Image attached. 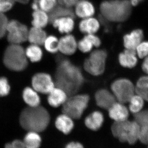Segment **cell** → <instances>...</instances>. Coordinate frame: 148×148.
Wrapping results in <instances>:
<instances>
[{"label": "cell", "instance_id": "35", "mask_svg": "<svg viewBox=\"0 0 148 148\" xmlns=\"http://www.w3.org/2000/svg\"><path fill=\"white\" fill-rule=\"evenodd\" d=\"M10 88L7 79L0 78V97L6 96L9 93Z\"/></svg>", "mask_w": 148, "mask_h": 148}, {"label": "cell", "instance_id": "39", "mask_svg": "<svg viewBox=\"0 0 148 148\" xmlns=\"http://www.w3.org/2000/svg\"><path fill=\"white\" fill-rule=\"evenodd\" d=\"M79 1V0H57L60 5L69 8L75 6Z\"/></svg>", "mask_w": 148, "mask_h": 148}, {"label": "cell", "instance_id": "28", "mask_svg": "<svg viewBox=\"0 0 148 148\" xmlns=\"http://www.w3.org/2000/svg\"><path fill=\"white\" fill-rule=\"evenodd\" d=\"M23 142L25 147L38 148L41 145L42 139L38 132L29 131L25 136Z\"/></svg>", "mask_w": 148, "mask_h": 148}, {"label": "cell", "instance_id": "6", "mask_svg": "<svg viewBox=\"0 0 148 148\" xmlns=\"http://www.w3.org/2000/svg\"><path fill=\"white\" fill-rule=\"evenodd\" d=\"M90 99V96L86 94L77 93L69 96L62 105L63 113L66 114L73 119H79L87 108Z\"/></svg>", "mask_w": 148, "mask_h": 148}, {"label": "cell", "instance_id": "18", "mask_svg": "<svg viewBox=\"0 0 148 148\" xmlns=\"http://www.w3.org/2000/svg\"><path fill=\"white\" fill-rule=\"evenodd\" d=\"M104 121L103 114L98 111L92 112L86 116L84 120L85 125L88 129L97 131L103 125Z\"/></svg>", "mask_w": 148, "mask_h": 148}, {"label": "cell", "instance_id": "43", "mask_svg": "<svg viewBox=\"0 0 148 148\" xmlns=\"http://www.w3.org/2000/svg\"><path fill=\"white\" fill-rule=\"evenodd\" d=\"M32 7L34 10H37L39 9V6L38 0H34V2L32 3Z\"/></svg>", "mask_w": 148, "mask_h": 148}, {"label": "cell", "instance_id": "13", "mask_svg": "<svg viewBox=\"0 0 148 148\" xmlns=\"http://www.w3.org/2000/svg\"><path fill=\"white\" fill-rule=\"evenodd\" d=\"M77 48V43L73 35L67 34L59 40L58 50L64 55L74 54Z\"/></svg>", "mask_w": 148, "mask_h": 148}, {"label": "cell", "instance_id": "10", "mask_svg": "<svg viewBox=\"0 0 148 148\" xmlns=\"http://www.w3.org/2000/svg\"><path fill=\"white\" fill-rule=\"evenodd\" d=\"M33 88L37 92L42 94H48L55 87L54 80L50 75L46 73H38L32 79Z\"/></svg>", "mask_w": 148, "mask_h": 148}, {"label": "cell", "instance_id": "30", "mask_svg": "<svg viewBox=\"0 0 148 148\" xmlns=\"http://www.w3.org/2000/svg\"><path fill=\"white\" fill-rule=\"evenodd\" d=\"M129 103L130 110L135 114L142 110L144 106V100L140 95L135 94L130 99Z\"/></svg>", "mask_w": 148, "mask_h": 148}, {"label": "cell", "instance_id": "5", "mask_svg": "<svg viewBox=\"0 0 148 148\" xmlns=\"http://www.w3.org/2000/svg\"><path fill=\"white\" fill-rule=\"evenodd\" d=\"M3 62L10 70L15 71H23L28 64L25 50L20 45L10 44L5 51Z\"/></svg>", "mask_w": 148, "mask_h": 148}, {"label": "cell", "instance_id": "8", "mask_svg": "<svg viewBox=\"0 0 148 148\" xmlns=\"http://www.w3.org/2000/svg\"><path fill=\"white\" fill-rule=\"evenodd\" d=\"M111 88L117 101L123 104L129 103L135 93V86L127 79L116 80L111 85Z\"/></svg>", "mask_w": 148, "mask_h": 148}, {"label": "cell", "instance_id": "7", "mask_svg": "<svg viewBox=\"0 0 148 148\" xmlns=\"http://www.w3.org/2000/svg\"><path fill=\"white\" fill-rule=\"evenodd\" d=\"M108 53L105 49H96L92 51L84 63L85 71L92 75H101L106 70Z\"/></svg>", "mask_w": 148, "mask_h": 148}, {"label": "cell", "instance_id": "32", "mask_svg": "<svg viewBox=\"0 0 148 148\" xmlns=\"http://www.w3.org/2000/svg\"><path fill=\"white\" fill-rule=\"evenodd\" d=\"M57 0H38L40 9L49 12L57 5Z\"/></svg>", "mask_w": 148, "mask_h": 148}, {"label": "cell", "instance_id": "3", "mask_svg": "<svg viewBox=\"0 0 148 148\" xmlns=\"http://www.w3.org/2000/svg\"><path fill=\"white\" fill-rule=\"evenodd\" d=\"M129 0H107L101 3V15L108 21L122 22L126 21L132 12Z\"/></svg>", "mask_w": 148, "mask_h": 148}, {"label": "cell", "instance_id": "9", "mask_svg": "<svg viewBox=\"0 0 148 148\" xmlns=\"http://www.w3.org/2000/svg\"><path fill=\"white\" fill-rule=\"evenodd\" d=\"M29 31L26 25L16 20L8 21L7 27L8 40L10 44L20 45L28 40Z\"/></svg>", "mask_w": 148, "mask_h": 148}, {"label": "cell", "instance_id": "12", "mask_svg": "<svg viewBox=\"0 0 148 148\" xmlns=\"http://www.w3.org/2000/svg\"><path fill=\"white\" fill-rule=\"evenodd\" d=\"M144 32L141 29H135L123 37V43L125 49L135 50L144 39Z\"/></svg>", "mask_w": 148, "mask_h": 148}, {"label": "cell", "instance_id": "27", "mask_svg": "<svg viewBox=\"0 0 148 148\" xmlns=\"http://www.w3.org/2000/svg\"><path fill=\"white\" fill-rule=\"evenodd\" d=\"M135 93L148 102V76L139 79L135 86Z\"/></svg>", "mask_w": 148, "mask_h": 148}, {"label": "cell", "instance_id": "17", "mask_svg": "<svg viewBox=\"0 0 148 148\" xmlns=\"http://www.w3.org/2000/svg\"><path fill=\"white\" fill-rule=\"evenodd\" d=\"M48 94V103L53 108H58L62 106L68 98L67 93L57 87H54Z\"/></svg>", "mask_w": 148, "mask_h": 148}, {"label": "cell", "instance_id": "4", "mask_svg": "<svg viewBox=\"0 0 148 148\" xmlns=\"http://www.w3.org/2000/svg\"><path fill=\"white\" fill-rule=\"evenodd\" d=\"M112 134L121 143L133 145L139 140L140 126L135 121L128 119L114 121L111 127Z\"/></svg>", "mask_w": 148, "mask_h": 148}, {"label": "cell", "instance_id": "23", "mask_svg": "<svg viewBox=\"0 0 148 148\" xmlns=\"http://www.w3.org/2000/svg\"><path fill=\"white\" fill-rule=\"evenodd\" d=\"M75 16V12L71 8L67 7L61 5L56 6L55 7L49 12V14L50 23L54 19L60 17L70 16L74 18Z\"/></svg>", "mask_w": 148, "mask_h": 148}, {"label": "cell", "instance_id": "37", "mask_svg": "<svg viewBox=\"0 0 148 148\" xmlns=\"http://www.w3.org/2000/svg\"><path fill=\"white\" fill-rule=\"evenodd\" d=\"M8 21L3 13L0 12V38L5 35Z\"/></svg>", "mask_w": 148, "mask_h": 148}, {"label": "cell", "instance_id": "20", "mask_svg": "<svg viewBox=\"0 0 148 148\" xmlns=\"http://www.w3.org/2000/svg\"><path fill=\"white\" fill-rule=\"evenodd\" d=\"M135 50L125 49L119 55V64L124 68L132 69L138 63V58Z\"/></svg>", "mask_w": 148, "mask_h": 148}, {"label": "cell", "instance_id": "38", "mask_svg": "<svg viewBox=\"0 0 148 148\" xmlns=\"http://www.w3.org/2000/svg\"><path fill=\"white\" fill-rule=\"evenodd\" d=\"M14 0H0V12H4L9 10L13 6Z\"/></svg>", "mask_w": 148, "mask_h": 148}, {"label": "cell", "instance_id": "34", "mask_svg": "<svg viewBox=\"0 0 148 148\" xmlns=\"http://www.w3.org/2000/svg\"><path fill=\"white\" fill-rule=\"evenodd\" d=\"M134 121L139 125L148 123V110L140 111L137 113L134 114Z\"/></svg>", "mask_w": 148, "mask_h": 148}, {"label": "cell", "instance_id": "24", "mask_svg": "<svg viewBox=\"0 0 148 148\" xmlns=\"http://www.w3.org/2000/svg\"><path fill=\"white\" fill-rule=\"evenodd\" d=\"M47 36L42 28L33 27L29 31L28 40L32 44L41 45H43Z\"/></svg>", "mask_w": 148, "mask_h": 148}, {"label": "cell", "instance_id": "21", "mask_svg": "<svg viewBox=\"0 0 148 148\" xmlns=\"http://www.w3.org/2000/svg\"><path fill=\"white\" fill-rule=\"evenodd\" d=\"M55 125L56 128L65 135L69 134L74 127L73 119L64 113L57 116L55 120Z\"/></svg>", "mask_w": 148, "mask_h": 148}, {"label": "cell", "instance_id": "40", "mask_svg": "<svg viewBox=\"0 0 148 148\" xmlns=\"http://www.w3.org/2000/svg\"><path fill=\"white\" fill-rule=\"evenodd\" d=\"M65 147L67 148H83V145L79 142H71L66 145Z\"/></svg>", "mask_w": 148, "mask_h": 148}, {"label": "cell", "instance_id": "22", "mask_svg": "<svg viewBox=\"0 0 148 148\" xmlns=\"http://www.w3.org/2000/svg\"><path fill=\"white\" fill-rule=\"evenodd\" d=\"M100 27L99 21L92 17L83 18L79 25L80 31L86 34H95L99 30Z\"/></svg>", "mask_w": 148, "mask_h": 148}, {"label": "cell", "instance_id": "29", "mask_svg": "<svg viewBox=\"0 0 148 148\" xmlns=\"http://www.w3.org/2000/svg\"><path fill=\"white\" fill-rule=\"evenodd\" d=\"M25 52L27 58H29L32 62H39L42 58V50L39 45L32 44L29 46L25 50Z\"/></svg>", "mask_w": 148, "mask_h": 148}, {"label": "cell", "instance_id": "36", "mask_svg": "<svg viewBox=\"0 0 148 148\" xmlns=\"http://www.w3.org/2000/svg\"><path fill=\"white\" fill-rule=\"evenodd\" d=\"M140 126L139 140L143 144L148 145V123Z\"/></svg>", "mask_w": 148, "mask_h": 148}, {"label": "cell", "instance_id": "45", "mask_svg": "<svg viewBox=\"0 0 148 148\" xmlns=\"http://www.w3.org/2000/svg\"><path fill=\"white\" fill-rule=\"evenodd\" d=\"M14 1L22 4L27 3L29 1V0H14Z\"/></svg>", "mask_w": 148, "mask_h": 148}, {"label": "cell", "instance_id": "41", "mask_svg": "<svg viewBox=\"0 0 148 148\" xmlns=\"http://www.w3.org/2000/svg\"><path fill=\"white\" fill-rule=\"evenodd\" d=\"M11 144L12 148H25L24 142L19 140H14L12 143H11Z\"/></svg>", "mask_w": 148, "mask_h": 148}, {"label": "cell", "instance_id": "44", "mask_svg": "<svg viewBox=\"0 0 148 148\" xmlns=\"http://www.w3.org/2000/svg\"><path fill=\"white\" fill-rule=\"evenodd\" d=\"M143 1V0H129L132 6H136Z\"/></svg>", "mask_w": 148, "mask_h": 148}, {"label": "cell", "instance_id": "31", "mask_svg": "<svg viewBox=\"0 0 148 148\" xmlns=\"http://www.w3.org/2000/svg\"><path fill=\"white\" fill-rule=\"evenodd\" d=\"M46 50L49 53H55L58 52L59 40L54 36L47 37L43 44Z\"/></svg>", "mask_w": 148, "mask_h": 148}, {"label": "cell", "instance_id": "2", "mask_svg": "<svg viewBox=\"0 0 148 148\" xmlns=\"http://www.w3.org/2000/svg\"><path fill=\"white\" fill-rule=\"evenodd\" d=\"M19 121L21 127L26 130L39 133L44 131L48 126L50 115L42 106H29L21 112Z\"/></svg>", "mask_w": 148, "mask_h": 148}, {"label": "cell", "instance_id": "11", "mask_svg": "<svg viewBox=\"0 0 148 148\" xmlns=\"http://www.w3.org/2000/svg\"><path fill=\"white\" fill-rule=\"evenodd\" d=\"M95 99L98 107L107 110H108L117 101L113 93L105 88H102L96 91Z\"/></svg>", "mask_w": 148, "mask_h": 148}, {"label": "cell", "instance_id": "1", "mask_svg": "<svg viewBox=\"0 0 148 148\" xmlns=\"http://www.w3.org/2000/svg\"><path fill=\"white\" fill-rule=\"evenodd\" d=\"M56 61L54 80L56 86L64 90L68 96L76 94L85 82L81 69L62 56H58Z\"/></svg>", "mask_w": 148, "mask_h": 148}, {"label": "cell", "instance_id": "25", "mask_svg": "<svg viewBox=\"0 0 148 148\" xmlns=\"http://www.w3.org/2000/svg\"><path fill=\"white\" fill-rule=\"evenodd\" d=\"M23 98L29 107H36L40 106V96L34 88L27 87L23 92Z\"/></svg>", "mask_w": 148, "mask_h": 148}, {"label": "cell", "instance_id": "33", "mask_svg": "<svg viewBox=\"0 0 148 148\" xmlns=\"http://www.w3.org/2000/svg\"><path fill=\"white\" fill-rule=\"evenodd\" d=\"M137 56L140 58H144L148 56V41H143L135 49Z\"/></svg>", "mask_w": 148, "mask_h": 148}, {"label": "cell", "instance_id": "26", "mask_svg": "<svg viewBox=\"0 0 148 148\" xmlns=\"http://www.w3.org/2000/svg\"><path fill=\"white\" fill-rule=\"evenodd\" d=\"M33 27L38 28H44L49 21V16L47 12L42 10L38 9L34 11L33 14Z\"/></svg>", "mask_w": 148, "mask_h": 148}, {"label": "cell", "instance_id": "42", "mask_svg": "<svg viewBox=\"0 0 148 148\" xmlns=\"http://www.w3.org/2000/svg\"><path fill=\"white\" fill-rule=\"evenodd\" d=\"M142 68L143 71L148 75V56L144 58Z\"/></svg>", "mask_w": 148, "mask_h": 148}, {"label": "cell", "instance_id": "15", "mask_svg": "<svg viewBox=\"0 0 148 148\" xmlns=\"http://www.w3.org/2000/svg\"><path fill=\"white\" fill-rule=\"evenodd\" d=\"M110 118L114 121H123L127 119L129 111L124 104L116 102L108 110Z\"/></svg>", "mask_w": 148, "mask_h": 148}, {"label": "cell", "instance_id": "16", "mask_svg": "<svg viewBox=\"0 0 148 148\" xmlns=\"http://www.w3.org/2000/svg\"><path fill=\"white\" fill-rule=\"evenodd\" d=\"M75 13L79 18L92 17L95 12V8L92 3L88 0H80L75 5Z\"/></svg>", "mask_w": 148, "mask_h": 148}, {"label": "cell", "instance_id": "19", "mask_svg": "<svg viewBox=\"0 0 148 148\" xmlns=\"http://www.w3.org/2000/svg\"><path fill=\"white\" fill-rule=\"evenodd\" d=\"M74 18L70 16L60 17L54 19L51 23L60 33L67 34L73 30L75 27Z\"/></svg>", "mask_w": 148, "mask_h": 148}, {"label": "cell", "instance_id": "14", "mask_svg": "<svg viewBox=\"0 0 148 148\" xmlns=\"http://www.w3.org/2000/svg\"><path fill=\"white\" fill-rule=\"evenodd\" d=\"M101 40L94 34H86L77 43V47L83 53L90 52L93 47H98L101 45Z\"/></svg>", "mask_w": 148, "mask_h": 148}]
</instances>
